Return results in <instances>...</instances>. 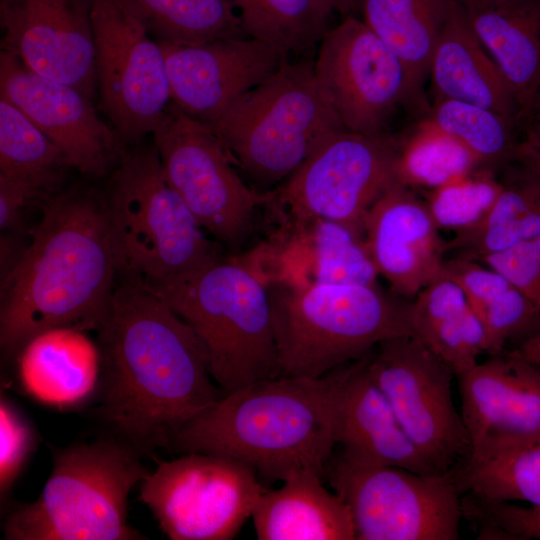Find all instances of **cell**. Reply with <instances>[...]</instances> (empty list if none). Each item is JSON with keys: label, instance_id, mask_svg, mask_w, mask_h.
Returning a JSON list of instances; mask_svg holds the SVG:
<instances>
[{"label": "cell", "instance_id": "obj_14", "mask_svg": "<svg viewBox=\"0 0 540 540\" xmlns=\"http://www.w3.org/2000/svg\"><path fill=\"white\" fill-rule=\"evenodd\" d=\"M97 88L121 141L153 133L171 102L158 41L122 0H92Z\"/></svg>", "mask_w": 540, "mask_h": 540}, {"label": "cell", "instance_id": "obj_25", "mask_svg": "<svg viewBox=\"0 0 540 540\" xmlns=\"http://www.w3.org/2000/svg\"><path fill=\"white\" fill-rule=\"evenodd\" d=\"M251 517L260 540L356 539L348 506L310 469L291 474L278 489H267Z\"/></svg>", "mask_w": 540, "mask_h": 540}, {"label": "cell", "instance_id": "obj_12", "mask_svg": "<svg viewBox=\"0 0 540 540\" xmlns=\"http://www.w3.org/2000/svg\"><path fill=\"white\" fill-rule=\"evenodd\" d=\"M400 143L387 134L341 131L273 191V204L299 225L324 219L365 236L368 211L398 182Z\"/></svg>", "mask_w": 540, "mask_h": 540}, {"label": "cell", "instance_id": "obj_11", "mask_svg": "<svg viewBox=\"0 0 540 540\" xmlns=\"http://www.w3.org/2000/svg\"><path fill=\"white\" fill-rule=\"evenodd\" d=\"M157 467L140 482L138 499L171 540H230L268 489L247 464L190 452Z\"/></svg>", "mask_w": 540, "mask_h": 540}, {"label": "cell", "instance_id": "obj_35", "mask_svg": "<svg viewBox=\"0 0 540 540\" xmlns=\"http://www.w3.org/2000/svg\"><path fill=\"white\" fill-rule=\"evenodd\" d=\"M310 225L313 282L379 285L365 236L330 220L316 219Z\"/></svg>", "mask_w": 540, "mask_h": 540}, {"label": "cell", "instance_id": "obj_22", "mask_svg": "<svg viewBox=\"0 0 540 540\" xmlns=\"http://www.w3.org/2000/svg\"><path fill=\"white\" fill-rule=\"evenodd\" d=\"M20 389L58 410L90 405L101 372L100 351L85 331L54 328L30 339L16 354Z\"/></svg>", "mask_w": 540, "mask_h": 540}, {"label": "cell", "instance_id": "obj_32", "mask_svg": "<svg viewBox=\"0 0 540 540\" xmlns=\"http://www.w3.org/2000/svg\"><path fill=\"white\" fill-rule=\"evenodd\" d=\"M66 167L54 143L21 110L0 97V175L49 198Z\"/></svg>", "mask_w": 540, "mask_h": 540}, {"label": "cell", "instance_id": "obj_24", "mask_svg": "<svg viewBox=\"0 0 540 540\" xmlns=\"http://www.w3.org/2000/svg\"><path fill=\"white\" fill-rule=\"evenodd\" d=\"M527 121L540 87V0H461Z\"/></svg>", "mask_w": 540, "mask_h": 540}, {"label": "cell", "instance_id": "obj_16", "mask_svg": "<svg viewBox=\"0 0 540 540\" xmlns=\"http://www.w3.org/2000/svg\"><path fill=\"white\" fill-rule=\"evenodd\" d=\"M0 97L21 110L61 151L69 167L103 176L123 151L114 129L98 116L89 97L46 78L13 53H0Z\"/></svg>", "mask_w": 540, "mask_h": 540}, {"label": "cell", "instance_id": "obj_41", "mask_svg": "<svg viewBox=\"0 0 540 540\" xmlns=\"http://www.w3.org/2000/svg\"><path fill=\"white\" fill-rule=\"evenodd\" d=\"M48 199L30 186L0 175V228L1 230H19L22 225V213L33 200Z\"/></svg>", "mask_w": 540, "mask_h": 540}, {"label": "cell", "instance_id": "obj_37", "mask_svg": "<svg viewBox=\"0 0 540 540\" xmlns=\"http://www.w3.org/2000/svg\"><path fill=\"white\" fill-rule=\"evenodd\" d=\"M501 186L487 172L473 175L472 171L432 189L424 201L439 230L456 233L487 215Z\"/></svg>", "mask_w": 540, "mask_h": 540}, {"label": "cell", "instance_id": "obj_1", "mask_svg": "<svg viewBox=\"0 0 540 540\" xmlns=\"http://www.w3.org/2000/svg\"><path fill=\"white\" fill-rule=\"evenodd\" d=\"M101 372L91 414L100 433L156 460L226 392L193 329L149 287L125 278L98 331Z\"/></svg>", "mask_w": 540, "mask_h": 540}, {"label": "cell", "instance_id": "obj_10", "mask_svg": "<svg viewBox=\"0 0 540 540\" xmlns=\"http://www.w3.org/2000/svg\"><path fill=\"white\" fill-rule=\"evenodd\" d=\"M325 479L348 506L357 540L459 539L461 493L451 473L361 465L339 452L329 459Z\"/></svg>", "mask_w": 540, "mask_h": 540}, {"label": "cell", "instance_id": "obj_42", "mask_svg": "<svg viewBox=\"0 0 540 540\" xmlns=\"http://www.w3.org/2000/svg\"><path fill=\"white\" fill-rule=\"evenodd\" d=\"M523 137L516 141L513 162L540 177V111L526 121Z\"/></svg>", "mask_w": 540, "mask_h": 540}, {"label": "cell", "instance_id": "obj_43", "mask_svg": "<svg viewBox=\"0 0 540 540\" xmlns=\"http://www.w3.org/2000/svg\"><path fill=\"white\" fill-rule=\"evenodd\" d=\"M540 368V333L510 350Z\"/></svg>", "mask_w": 540, "mask_h": 540}, {"label": "cell", "instance_id": "obj_13", "mask_svg": "<svg viewBox=\"0 0 540 540\" xmlns=\"http://www.w3.org/2000/svg\"><path fill=\"white\" fill-rule=\"evenodd\" d=\"M368 371L420 453L441 474L470 456L471 441L452 398L456 376L413 336L379 343L367 357Z\"/></svg>", "mask_w": 540, "mask_h": 540}, {"label": "cell", "instance_id": "obj_3", "mask_svg": "<svg viewBox=\"0 0 540 540\" xmlns=\"http://www.w3.org/2000/svg\"><path fill=\"white\" fill-rule=\"evenodd\" d=\"M335 446L324 377L279 376L226 393L177 432L168 452L238 460L271 484L305 469L324 478Z\"/></svg>", "mask_w": 540, "mask_h": 540}, {"label": "cell", "instance_id": "obj_45", "mask_svg": "<svg viewBox=\"0 0 540 540\" xmlns=\"http://www.w3.org/2000/svg\"><path fill=\"white\" fill-rule=\"evenodd\" d=\"M539 111H540V87L538 89V92H537V95H536V98H535V101H534V106H533L532 113L539 112Z\"/></svg>", "mask_w": 540, "mask_h": 540}, {"label": "cell", "instance_id": "obj_38", "mask_svg": "<svg viewBox=\"0 0 540 540\" xmlns=\"http://www.w3.org/2000/svg\"><path fill=\"white\" fill-rule=\"evenodd\" d=\"M463 518L478 530V539H540V507L513 502H485L462 495Z\"/></svg>", "mask_w": 540, "mask_h": 540}, {"label": "cell", "instance_id": "obj_9", "mask_svg": "<svg viewBox=\"0 0 540 540\" xmlns=\"http://www.w3.org/2000/svg\"><path fill=\"white\" fill-rule=\"evenodd\" d=\"M152 134L167 181L201 227L233 255L244 250L273 191L247 184L220 138L172 101Z\"/></svg>", "mask_w": 540, "mask_h": 540}, {"label": "cell", "instance_id": "obj_29", "mask_svg": "<svg viewBox=\"0 0 540 540\" xmlns=\"http://www.w3.org/2000/svg\"><path fill=\"white\" fill-rule=\"evenodd\" d=\"M451 474L461 495L540 507V433L487 444Z\"/></svg>", "mask_w": 540, "mask_h": 540}, {"label": "cell", "instance_id": "obj_40", "mask_svg": "<svg viewBox=\"0 0 540 540\" xmlns=\"http://www.w3.org/2000/svg\"><path fill=\"white\" fill-rule=\"evenodd\" d=\"M517 287L540 315V236L479 260Z\"/></svg>", "mask_w": 540, "mask_h": 540}, {"label": "cell", "instance_id": "obj_39", "mask_svg": "<svg viewBox=\"0 0 540 540\" xmlns=\"http://www.w3.org/2000/svg\"><path fill=\"white\" fill-rule=\"evenodd\" d=\"M38 436L28 417L2 392L0 397V503L10 508L9 496L37 447Z\"/></svg>", "mask_w": 540, "mask_h": 540}, {"label": "cell", "instance_id": "obj_34", "mask_svg": "<svg viewBox=\"0 0 540 540\" xmlns=\"http://www.w3.org/2000/svg\"><path fill=\"white\" fill-rule=\"evenodd\" d=\"M427 126L462 146L479 167L513 161L514 127L485 107L449 98H435Z\"/></svg>", "mask_w": 540, "mask_h": 540}, {"label": "cell", "instance_id": "obj_4", "mask_svg": "<svg viewBox=\"0 0 540 540\" xmlns=\"http://www.w3.org/2000/svg\"><path fill=\"white\" fill-rule=\"evenodd\" d=\"M266 287L281 376L319 379L382 341L412 336V302L379 285Z\"/></svg>", "mask_w": 540, "mask_h": 540}, {"label": "cell", "instance_id": "obj_15", "mask_svg": "<svg viewBox=\"0 0 540 540\" xmlns=\"http://www.w3.org/2000/svg\"><path fill=\"white\" fill-rule=\"evenodd\" d=\"M319 44L315 77L345 129L365 135L385 134L395 109L411 104L400 60L353 15L328 29Z\"/></svg>", "mask_w": 540, "mask_h": 540}, {"label": "cell", "instance_id": "obj_44", "mask_svg": "<svg viewBox=\"0 0 540 540\" xmlns=\"http://www.w3.org/2000/svg\"><path fill=\"white\" fill-rule=\"evenodd\" d=\"M332 12L337 11L345 17L351 15V12L357 10L358 0H317Z\"/></svg>", "mask_w": 540, "mask_h": 540}, {"label": "cell", "instance_id": "obj_23", "mask_svg": "<svg viewBox=\"0 0 540 540\" xmlns=\"http://www.w3.org/2000/svg\"><path fill=\"white\" fill-rule=\"evenodd\" d=\"M429 75L435 98H449L490 109L515 126V96L501 70L474 32L461 0H454L436 43Z\"/></svg>", "mask_w": 540, "mask_h": 540}, {"label": "cell", "instance_id": "obj_28", "mask_svg": "<svg viewBox=\"0 0 540 540\" xmlns=\"http://www.w3.org/2000/svg\"><path fill=\"white\" fill-rule=\"evenodd\" d=\"M454 0H358L365 24L402 63L410 102H418Z\"/></svg>", "mask_w": 540, "mask_h": 540}, {"label": "cell", "instance_id": "obj_20", "mask_svg": "<svg viewBox=\"0 0 540 540\" xmlns=\"http://www.w3.org/2000/svg\"><path fill=\"white\" fill-rule=\"evenodd\" d=\"M364 231L379 275L396 295L414 299L441 277L447 242L410 187L397 182L386 191L368 211Z\"/></svg>", "mask_w": 540, "mask_h": 540}, {"label": "cell", "instance_id": "obj_7", "mask_svg": "<svg viewBox=\"0 0 540 540\" xmlns=\"http://www.w3.org/2000/svg\"><path fill=\"white\" fill-rule=\"evenodd\" d=\"M206 125L263 192L282 184L324 142L346 130L316 80L314 62L288 58Z\"/></svg>", "mask_w": 540, "mask_h": 540}, {"label": "cell", "instance_id": "obj_5", "mask_svg": "<svg viewBox=\"0 0 540 540\" xmlns=\"http://www.w3.org/2000/svg\"><path fill=\"white\" fill-rule=\"evenodd\" d=\"M142 459L101 433L55 449L51 473L38 498L8 509L4 539H147L127 523L129 493L150 472Z\"/></svg>", "mask_w": 540, "mask_h": 540}, {"label": "cell", "instance_id": "obj_21", "mask_svg": "<svg viewBox=\"0 0 540 540\" xmlns=\"http://www.w3.org/2000/svg\"><path fill=\"white\" fill-rule=\"evenodd\" d=\"M471 452L494 441L540 433V368L513 351L457 376Z\"/></svg>", "mask_w": 540, "mask_h": 540}, {"label": "cell", "instance_id": "obj_17", "mask_svg": "<svg viewBox=\"0 0 540 540\" xmlns=\"http://www.w3.org/2000/svg\"><path fill=\"white\" fill-rule=\"evenodd\" d=\"M92 0H0L1 48L34 72L93 98Z\"/></svg>", "mask_w": 540, "mask_h": 540}, {"label": "cell", "instance_id": "obj_18", "mask_svg": "<svg viewBox=\"0 0 540 540\" xmlns=\"http://www.w3.org/2000/svg\"><path fill=\"white\" fill-rule=\"evenodd\" d=\"M165 57L171 101L190 117L208 124L256 87L289 54L251 37L199 44L159 42Z\"/></svg>", "mask_w": 540, "mask_h": 540}, {"label": "cell", "instance_id": "obj_2", "mask_svg": "<svg viewBox=\"0 0 540 540\" xmlns=\"http://www.w3.org/2000/svg\"><path fill=\"white\" fill-rule=\"evenodd\" d=\"M118 272L105 199L71 191L49 197L30 246L2 275L0 345L11 357L54 328L99 331Z\"/></svg>", "mask_w": 540, "mask_h": 540}, {"label": "cell", "instance_id": "obj_6", "mask_svg": "<svg viewBox=\"0 0 540 540\" xmlns=\"http://www.w3.org/2000/svg\"><path fill=\"white\" fill-rule=\"evenodd\" d=\"M145 285L193 329L223 391L281 376L267 287L236 257Z\"/></svg>", "mask_w": 540, "mask_h": 540}, {"label": "cell", "instance_id": "obj_27", "mask_svg": "<svg viewBox=\"0 0 540 540\" xmlns=\"http://www.w3.org/2000/svg\"><path fill=\"white\" fill-rule=\"evenodd\" d=\"M412 336L458 376L486 354L484 329L462 289L440 277L424 287L411 307Z\"/></svg>", "mask_w": 540, "mask_h": 540}, {"label": "cell", "instance_id": "obj_26", "mask_svg": "<svg viewBox=\"0 0 540 540\" xmlns=\"http://www.w3.org/2000/svg\"><path fill=\"white\" fill-rule=\"evenodd\" d=\"M441 277L462 289L484 329L489 356L507 352L510 345L514 349L540 333L535 306L496 270L479 261L452 257L444 260Z\"/></svg>", "mask_w": 540, "mask_h": 540}, {"label": "cell", "instance_id": "obj_36", "mask_svg": "<svg viewBox=\"0 0 540 540\" xmlns=\"http://www.w3.org/2000/svg\"><path fill=\"white\" fill-rule=\"evenodd\" d=\"M477 167L462 146L428 126L405 144L400 143L398 182L410 188L432 190Z\"/></svg>", "mask_w": 540, "mask_h": 540}, {"label": "cell", "instance_id": "obj_31", "mask_svg": "<svg viewBox=\"0 0 540 540\" xmlns=\"http://www.w3.org/2000/svg\"><path fill=\"white\" fill-rule=\"evenodd\" d=\"M158 42L199 44L249 37L228 0H122Z\"/></svg>", "mask_w": 540, "mask_h": 540}, {"label": "cell", "instance_id": "obj_8", "mask_svg": "<svg viewBox=\"0 0 540 540\" xmlns=\"http://www.w3.org/2000/svg\"><path fill=\"white\" fill-rule=\"evenodd\" d=\"M116 165L105 205L125 278L150 284L223 256L167 181L155 146L123 150Z\"/></svg>", "mask_w": 540, "mask_h": 540}, {"label": "cell", "instance_id": "obj_33", "mask_svg": "<svg viewBox=\"0 0 540 540\" xmlns=\"http://www.w3.org/2000/svg\"><path fill=\"white\" fill-rule=\"evenodd\" d=\"M246 34L287 54L319 43L332 11L317 0H228Z\"/></svg>", "mask_w": 540, "mask_h": 540}, {"label": "cell", "instance_id": "obj_30", "mask_svg": "<svg viewBox=\"0 0 540 540\" xmlns=\"http://www.w3.org/2000/svg\"><path fill=\"white\" fill-rule=\"evenodd\" d=\"M487 215L447 241L454 257L481 258L540 236V177L517 164L501 181Z\"/></svg>", "mask_w": 540, "mask_h": 540}, {"label": "cell", "instance_id": "obj_19", "mask_svg": "<svg viewBox=\"0 0 540 540\" xmlns=\"http://www.w3.org/2000/svg\"><path fill=\"white\" fill-rule=\"evenodd\" d=\"M368 354L324 376L335 445L357 464L441 474L414 445L371 377Z\"/></svg>", "mask_w": 540, "mask_h": 540}]
</instances>
